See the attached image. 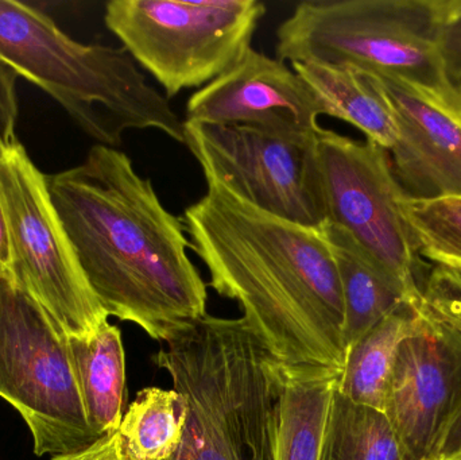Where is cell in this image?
Instances as JSON below:
<instances>
[{"label": "cell", "instance_id": "1", "mask_svg": "<svg viewBox=\"0 0 461 460\" xmlns=\"http://www.w3.org/2000/svg\"><path fill=\"white\" fill-rule=\"evenodd\" d=\"M205 183L183 221L211 288L238 302L281 377H340L343 297L321 230L258 210L215 178Z\"/></svg>", "mask_w": 461, "mask_h": 460}, {"label": "cell", "instance_id": "2", "mask_svg": "<svg viewBox=\"0 0 461 460\" xmlns=\"http://www.w3.org/2000/svg\"><path fill=\"white\" fill-rule=\"evenodd\" d=\"M51 203L103 310L169 343L207 316V284L188 256L183 218L165 208L123 151L95 145L46 176Z\"/></svg>", "mask_w": 461, "mask_h": 460}, {"label": "cell", "instance_id": "3", "mask_svg": "<svg viewBox=\"0 0 461 460\" xmlns=\"http://www.w3.org/2000/svg\"><path fill=\"white\" fill-rule=\"evenodd\" d=\"M154 362L185 408L183 440L167 460H274L279 375L243 318L204 316Z\"/></svg>", "mask_w": 461, "mask_h": 460}, {"label": "cell", "instance_id": "4", "mask_svg": "<svg viewBox=\"0 0 461 460\" xmlns=\"http://www.w3.org/2000/svg\"><path fill=\"white\" fill-rule=\"evenodd\" d=\"M0 61L53 97L72 121L115 149L130 130H158L185 145V122L121 46L86 45L42 11L0 0Z\"/></svg>", "mask_w": 461, "mask_h": 460}, {"label": "cell", "instance_id": "5", "mask_svg": "<svg viewBox=\"0 0 461 460\" xmlns=\"http://www.w3.org/2000/svg\"><path fill=\"white\" fill-rule=\"evenodd\" d=\"M444 0H306L276 29V59L446 91Z\"/></svg>", "mask_w": 461, "mask_h": 460}, {"label": "cell", "instance_id": "6", "mask_svg": "<svg viewBox=\"0 0 461 460\" xmlns=\"http://www.w3.org/2000/svg\"><path fill=\"white\" fill-rule=\"evenodd\" d=\"M265 14L258 0H111L104 22L172 99L232 69Z\"/></svg>", "mask_w": 461, "mask_h": 460}, {"label": "cell", "instance_id": "7", "mask_svg": "<svg viewBox=\"0 0 461 460\" xmlns=\"http://www.w3.org/2000/svg\"><path fill=\"white\" fill-rule=\"evenodd\" d=\"M0 397L26 421L38 456L102 440L86 420L67 335L11 273L0 275Z\"/></svg>", "mask_w": 461, "mask_h": 460}, {"label": "cell", "instance_id": "8", "mask_svg": "<svg viewBox=\"0 0 461 460\" xmlns=\"http://www.w3.org/2000/svg\"><path fill=\"white\" fill-rule=\"evenodd\" d=\"M0 202L16 283L67 337H91L108 321V315L84 277L51 203L46 175L19 142L0 150Z\"/></svg>", "mask_w": 461, "mask_h": 460}, {"label": "cell", "instance_id": "9", "mask_svg": "<svg viewBox=\"0 0 461 460\" xmlns=\"http://www.w3.org/2000/svg\"><path fill=\"white\" fill-rule=\"evenodd\" d=\"M316 153L325 223L348 232L411 293L421 296L416 246L402 210L408 196L389 151L320 127Z\"/></svg>", "mask_w": 461, "mask_h": 460}, {"label": "cell", "instance_id": "10", "mask_svg": "<svg viewBox=\"0 0 461 460\" xmlns=\"http://www.w3.org/2000/svg\"><path fill=\"white\" fill-rule=\"evenodd\" d=\"M185 145L204 177L258 210L312 229L324 226L316 137L293 140L249 127L185 122Z\"/></svg>", "mask_w": 461, "mask_h": 460}, {"label": "cell", "instance_id": "11", "mask_svg": "<svg viewBox=\"0 0 461 460\" xmlns=\"http://www.w3.org/2000/svg\"><path fill=\"white\" fill-rule=\"evenodd\" d=\"M461 410V332L422 305L398 346L384 415L403 460H433Z\"/></svg>", "mask_w": 461, "mask_h": 460}, {"label": "cell", "instance_id": "12", "mask_svg": "<svg viewBox=\"0 0 461 460\" xmlns=\"http://www.w3.org/2000/svg\"><path fill=\"white\" fill-rule=\"evenodd\" d=\"M320 115L317 97L293 68L251 48L232 69L192 95L185 122L311 140Z\"/></svg>", "mask_w": 461, "mask_h": 460}, {"label": "cell", "instance_id": "13", "mask_svg": "<svg viewBox=\"0 0 461 460\" xmlns=\"http://www.w3.org/2000/svg\"><path fill=\"white\" fill-rule=\"evenodd\" d=\"M375 77L394 113L398 138L389 156L406 196L461 199L460 103L449 92Z\"/></svg>", "mask_w": 461, "mask_h": 460}, {"label": "cell", "instance_id": "14", "mask_svg": "<svg viewBox=\"0 0 461 460\" xmlns=\"http://www.w3.org/2000/svg\"><path fill=\"white\" fill-rule=\"evenodd\" d=\"M343 297V342L348 351L403 302H421L394 275L373 258L348 232L324 223Z\"/></svg>", "mask_w": 461, "mask_h": 460}, {"label": "cell", "instance_id": "15", "mask_svg": "<svg viewBox=\"0 0 461 460\" xmlns=\"http://www.w3.org/2000/svg\"><path fill=\"white\" fill-rule=\"evenodd\" d=\"M68 346L89 427L100 439L116 434L126 399L121 329L105 321L91 337H68Z\"/></svg>", "mask_w": 461, "mask_h": 460}, {"label": "cell", "instance_id": "16", "mask_svg": "<svg viewBox=\"0 0 461 460\" xmlns=\"http://www.w3.org/2000/svg\"><path fill=\"white\" fill-rule=\"evenodd\" d=\"M292 68L313 91L321 115L352 124L384 150L395 145L394 113L375 76L308 62H292Z\"/></svg>", "mask_w": 461, "mask_h": 460}, {"label": "cell", "instance_id": "17", "mask_svg": "<svg viewBox=\"0 0 461 460\" xmlns=\"http://www.w3.org/2000/svg\"><path fill=\"white\" fill-rule=\"evenodd\" d=\"M279 375V374H278ZM339 377H281L276 408L274 460H321Z\"/></svg>", "mask_w": 461, "mask_h": 460}, {"label": "cell", "instance_id": "18", "mask_svg": "<svg viewBox=\"0 0 461 460\" xmlns=\"http://www.w3.org/2000/svg\"><path fill=\"white\" fill-rule=\"evenodd\" d=\"M421 302H403L348 348L338 391L347 399L384 410L398 346L413 329Z\"/></svg>", "mask_w": 461, "mask_h": 460}, {"label": "cell", "instance_id": "19", "mask_svg": "<svg viewBox=\"0 0 461 460\" xmlns=\"http://www.w3.org/2000/svg\"><path fill=\"white\" fill-rule=\"evenodd\" d=\"M185 429V408L177 392L142 389L124 413L119 437L131 460H167L175 455Z\"/></svg>", "mask_w": 461, "mask_h": 460}, {"label": "cell", "instance_id": "20", "mask_svg": "<svg viewBox=\"0 0 461 460\" xmlns=\"http://www.w3.org/2000/svg\"><path fill=\"white\" fill-rule=\"evenodd\" d=\"M321 460H403L400 443L382 410L357 404L336 386Z\"/></svg>", "mask_w": 461, "mask_h": 460}, {"label": "cell", "instance_id": "21", "mask_svg": "<svg viewBox=\"0 0 461 460\" xmlns=\"http://www.w3.org/2000/svg\"><path fill=\"white\" fill-rule=\"evenodd\" d=\"M403 215L417 254L438 265L461 266V199L414 200L405 197Z\"/></svg>", "mask_w": 461, "mask_h": 460}, {"label": "cell", "instance_id": "22", "mask_svg": "<svg viewBox=\"0 0 461 460\" xmlns=\"http://www.w3.org/2000/svg\"><path fill=\"white\" fill-rule=\"evenodd\" d=\"M420 291L422 305L461 332V266L433 265Z\"/></svg>", "mask_w": 461, "mask_h": 460}, {"label": "cell", "instance_id": "23", "mask_svg": "<svg viewBox=\"0 0 461 460\" xmlns=\"http://www.w3.org/2000/svg\"><path fill=\"white\" fill-rule=\"evenodd\" d=\"M438 49L444 83L461 104V0H444Z\"/></svg>", "mask_w": 461, "mask_h": 460}, {"label": "cell", "instance_id": "24", "mask_svg": "<svg viewBox=\"0 0 461 460\" xmlns=\"http://www.w3.org/2000/svg\"><path fill=\"white\" fill-rule=\"evenodd\" d=\"M19 76L10 67L0 61V150L18 142L15 135L18 119V96L16 81Z\"/></svg>", "mask_w": 461, "mask_h": 460}, {"label": "cell", "instance_id": "25", "mask_svg": "<svg viewBox=\"0 0 461 460\" xmlns=\"http://www.w3.org/2000/svg\"><path fill=\"white\" fill-rule=\"evenodd\" d=\"M59 460H131L124 451L121 437L118 432L110 437H103L102 440L92 446L83 453L73 454V455L53 456Z\"/></svg>", "mask_w": 461, "mask_h": 460}, {"label": "cell", "instance_id": "26", "mask_svg": "<svg viewBox=\"0 0 461 460\" xmlns=\"http://www.w3.org/2000/svg\"><path fill=\"white\" fill-rule=\"evenodd\" d=\"M461 454V410L449 427L433 460H451Z\"/></svg>", "mask_w": 461, "mask_h": 460}, {"label": "cell", "instance_id": "27", "mask_svg": "<svg viewBox=\"0 0 461 460\" xmlns=\"http://www.w3.org/2000/svg\"><path fill=\"white\" fill-rule=\"evenodd\" d=\"M11 265H13V256H11L10 232H8L5 210L0 202V275L11 273Z\"/></svg>", "mask_w": 461, "mask_h": 460}, {"label": "cell", "instance_id": "28", "mask_svg": "<svg viewBox=\"0 0 461 460\" xmlns=\"http://www.w3.org/2000/svg\"><path fill=\"white\" fill-rule=\"evenodd\" d=\"M451 460H461V454H460V455L455 456V458L451 459Z\"/></svg>", "mask_w": 461, "mask_h": 460}, {"label": "cell", "instance_id": "29", "mask_svg": "<svg viewBox=\"0 0 461 460\" xmlns=\"http://www.w3.org/2000/svg\"><path fill=\"white\" fill-rule=\"evenodd\" d=\"M51 460H59V459H57V458H53V459H51Z\"/></svg>", "mask_w": 461, "mask_h": 460}]
</instances>
